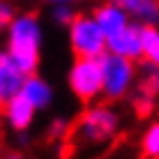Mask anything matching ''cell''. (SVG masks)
I'll return each mask as SVG.
<instances>
[{"label":"cell","instance_id":"cell-1","mask_svg":"<svg viewBox=\"0 0 159 159\" xmlns=\"http://www.w3.org/2000/svg\"><path fill=\"white\" fill-rule=\"evenodd\" d=\"M5 48L23 74L39 69L44 46V23L35 12H16L5 30Z\"/></svg>","mask_w":159,"mask_h":159},{"label":"cell","instance_id":"cell-2","mask_svg":"<svg viewBox=\"0 0 159 159\" xmlns=\"http://www.w3.org/2000/svg\"><path fill=\"white\" fill-rule=\"evenodd\" d=\"M122 129V116L111 104L90 102L74 122V139L83 148H108Z\"/></svg>","mask_w":159,"mask_h":159},{"label":"cell","instance_id":"cell-3","mask_svg":"<svg viewBox=\"0 0 159 159\" xmlns=\"http://www.w3.org/2000/svg\"><path fill=\"white\" fill-rule=\"evenodd\" d=\"M102 69V97L108 102H122L134 90L139 79V65L136 60H129L118 53H102L99 56Z\"/></svg>","mask_w":159,"mask_h":159},{"label":"cell","instance_id":"cell-4","mask_svg":"<svg viewBox=\"0 0 159 159\" xmlns=\"http://www.w3.org/2000/svg\"><path fill=\"white\" fill-rule=\"evenodd\" d=\"M67 46L79 58H99L106 53V37L92 14H74L67 28Z\"/></svg>","mask_w":159,"mask_h":159},{"label":"cell","instance_id":"cell-5","mask_svg":"<svg viewBox=\"0 0 159 159\" xmlns=\"http://www.w3.org/2000/svg\"><path fill=\"white\" fill-rule=\"evenodd\" d=\"M67 88L72 97L81 104L97 102L102 97V69L99 58H79L74 56L67 67Z\"/></svg>","mask_w":159,"mask_h":159},{"label":"cell","instance_id":"cell-6","mask_svg":"<svg viewBox=\"0 0 159 159\" xmlns=\"http://www.w3.org/2000/svg\"><path fill=\"white\" fill-rule=\"evenodd\" d=\"M37 120L35 106L21 95L9 97L7 102H2V122L9 127V131H30L32 125Z\"/></svg>","mask_w":159,"mask_h":159},{"label":"cell","instance_id":"cell-7","mask_svg":"<svg viewBox=\"0 0 159 159\" xmlns=\"http://www.w3.org/2000/svg\"><path fill=\"white\" fill-rule=\"evenodd\" d=\"M19 95L25 97L35 106V111L39 113V111H48L53 106V102H56V88L51 85L48 79H44L42 74L32 72V74H25Z\"/></svg>","mask_w":159,"mask_h":159},{"label":"cell","instance_id":"cell-8","mask_svg":"<svg viewBox=\"0 0 159 159\" xmlns=\"http://www.w3.org/2000/svg\"><path fill=\"white\" fill-rule=\"evenodd\" d=\"M90 14L95 16L97 25L102 28V32H104L106 39L113 37V35H118V32H122L131 23V19L127 16V12H125L118 2H113V0H104V2H99Z\"/></svg>","mask_w":159,"mask_h":159},{"label":"cell","instance_id":"cell-9","mask_svg":"<svg viewBox=\"0 0 159 159\" xmlns=\"http://www.w3.org/2000/svg\"><path fill=\"white\" fill-rule=\"evenodd\" d=\"M106 51L118 53V56H125V58L139 62L141 60V23L131 21L122 32L108 37L106 39Z\"/></svg>","mask_w":159,"mask_h":159},{"label":"cell","instance_id":"cell-10","mask_svg":"<svg viewBox=\"0 0 159 159\" xmlns=\"http://www.w3.org/2000/svg\"><path fill=\"white\" fill-rule=\"evenodd\" d=\"M23 79H25V74L12 60L7 48H0V104L7 102L9 97L19 95Z\"/></svg>","mask_w":159,"mask_h":159},{"label":"cell","instance_id":"cell-11","mask_svg":"<svg viewBox=\"0 0 159 159\" xmlns=\"http://www.w3.org/2000/svg\"><path fill=\"white\" fill-rule=\"evenodd\" d=\"M127 12L131 21L141 25L159 23V0H113Z\"/></svg>","mask_w":159,"mask_h":159},{"label":"cell","instance_id":"cell-12","mask_svg":"<svg viewBox=\"0 0 159 159\" xmlns=\"http://www.w3.org/2000/svg\"><path fill=\"white\" fill-rule=\"evenodd\" d=\"M141 60L159 67V23L141 25Z\"/></svg>","mask_w":159,"mask_h":159},{"label":"cell","instance_id":"cell-13","mask_svg":"<svg viewBox=\"0 0 159 159\" xmlns=\"http://www.w3.org/2000/svg\"><path fill=\"white\" fill-rule=\"evenodd\" d=\"M136 85H139L141 92L159 99V67L143 62V67H141V72H139V79H136Z\"/></svg>","mask_w":159,"mask_h":159},{"label":"cell","instance_id":"cell-14","mask_svg":"<svg viewBox=\"0 0 159 159\" xmlns=\"http://www.w3.org/2000/svg\"><path fill=\"white\" fill-rule=\"evenodd\" d=\"M141 155L148 159H159V120H152L141 134Z\"/></svg>","mask_w":159,"mask_h":159},{"label":"cell","instance_id":"cell-15","mask_svg":"<svg viewBox=\"0 0 159 159\" xmlns=\"http://www.w3.org/2000/svg\"><path fill=\"white\" fill-rule=\"evenodd\" d=\"M69 131H72V122L65 116H53L46 125V136L51 141H65Z\"/></svg>","mask_w":159,"mask_h":159},{"label":"cell","instance_id":"cell-16","mask_svg":"<svg viewBox=\"0 0 159 159\" xmlns=\"http://www.w3.org/2000/svg\"><path fill=\"white\" fill-rule=\"evenodd\" d=\"M74 14H76V7H72V5H51L48 7V19L58 28H67Z\"/></svg>","mask_w":159,"mask_h":159},{"label":"cell","instance_id":"cell-17","mask_svg":"<svg viewBox=\"0 0 159 159\" xmlns=\"http://www.w3.org/2000/svg\"><path fill=\"white\" fill-rule=\"evenodd\" d=\"M14 14H16V7L9 0H0V32H5L7 30V25L12 23V19H14Z\"/></svg>","mask_w":159,"mask_h":159},{"label":"cell","instance_id":"cell-18","mask_svg":"<svg viewBox=\"0 0 159 159\" xmlns=\"http://www.w3.org/2000/svg\"><path fill=\"white\" fill-rule=\"evenodd\" d=\"M39 2H44L46 7H51V5H72V7H79L85 0H39Z\"/></svg>","mask_w":159,"mask_h":159},{"label":"cell","instance_id":"cell-19","mask_svg":"<svg viewBox=\"0 0 159 159\" xmlns=\"http://www.w3.org/2000/svg\"><path fill=\"white\" fill-rule=\"evenodd\" d=\"M30 131H16V145L19 148H28L30 145Z\"/></svg>","mask_w":159,"mask_h":159},{"label":"cell","instance_id":"cell-20","mask_svg":"<svg viewBox=\"0 0 159 159\" xmlns=\"http://www.w3.org/2000/svg\"><path fill=\"white\" fill-rule=\"evenodd\" d=\"M0 125H2V104H0Z\"/></svg>","mask_w":159,"mask_h":159},{"label":"cell","instance_id":"cell-21","mask_svg":"<svg viewBox=\"0 0 159 159\" xmlns=\"http://www.w3.org/2000/svg\"><path fill=\"white\" fill-rule=\"evenodd\" d=\"M0 155H2V141H0Z\"/></svg>","mask_w":159,"mask_h":159}]
</instances>
